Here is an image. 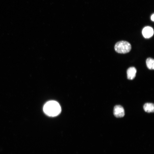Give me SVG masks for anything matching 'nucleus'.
Masks as SVG:
<instances>
[{
  "label": "nucleus",
  "instance_id": "20e7f679",
  "mask_svg": "<svg viewBox=\"0 0 154 154\" xmlns=\"http://www.w3.org/2000/svg\"><path fill=\"white\" fill-rule=\"evenodd\" d=\"M153 29L150 27H144L142 31L143 35L145 38H149L152 36L153 34Z\"/></svg>",
  "mask_w": 154,
  "mask_h": 154
},
{
  "label": "nucleus",
  "instance_id": "39448f33",
  "mask_svg": "<svg viewBox=\"0 0 154 154\" xmlns=\"http://www.w3.org/2000/svg\"><path fill=\"white\" fill-rule=\"evenodd\" d=\"M137 70L134 67L129 68L127 70V78L129 80L133 79L136 76Z\"/></svg>",
  "mask_w": 154,
  "mask_h": 154
},
{
  "label": "nucleus",
  "instance_id": "6e6552de",
  "mask_svg": "<svg viewBox=\"0 0 154 154\" xmlns=\"http://www.w3.org/2000/svg\"><path fill=\"white\" fill-rule=\"evenodd\" d=\"M151 19L152 21H154V14H153L151 17Z\"/></svg>",
  "mask_w": 154,
  "mask_h": 154
},
{
  "label": "nucleus",
  "instance_id": "7ed1b4c3",
  "mask_svg": "<svg viewBox=\"0 0 154 154\" xmlns=\"http://www.w3.org/2000/svg\"><path fill=\"white\" fill-rule=\"evenodd\" d=\"M114 114L117 117H121L125 115V111L123 108L119 105L115 106L114 109Z\"/></svg>",
  "mask_w": 154,
  "mask_h": 154
},
{
  "label": "nucleus",
  "instance_id": "f257e3e1",
  "mask_svg": "<svg viewBox=\"0 0 154 154\" xmlns=\"http://www.w3.org/2000/svg\"><path fill=\"white\" fill-rule=\"evenodd\" d=\"M43 109L46 114L52 117L58 115L61 111L59 104L54 101H50L47 102L44 105Z\"/></svg>",
  "mask_w": 154,
  "mask_h": 154
},
{
  "label": "nucleus",
  "instance_id": "0eeeda50",
  "mask_svg": "<svg viewBox=\"0 0 154 154\" xmlns=\"http://www.w3.org/2000/svg\"><path fill=\"white\" fill-rule=\"evenodd\" d=\"M147 67L150 70L154 69V60L153 59L151 58H148L146 61Z\"/></svg>",
  "mask_w": 154,
  "mask_h": 154
},
{
  "label": "nucleus",
  "instance_id": "423d86ee",
  "mask_svg": "<svg viewBox=\"0 0 154 154\" xmlns=\"http://www.w3.org/2000/svg\"><path fill=\"white\" fill-rule=\"evenodd\" d=\"M143 109L145 111L147 112H153L154 110V104L152 103H146L143 106Z\"/></svg>",
  "mask_w": 154,
  "mask_h": 154
},
{
  "label": "nucleus",
  "instance_id": "f03ea898",
  "mask_svg": "<svg viewBox=\"0 0 154 154\" xmlns=\"http://www.w3.org/2000/svg\"><path fill=\"white\" fill-rule=\"evenodd\" d=\"M131 45L128 42L121 41L117 42L114 46L115 51L117 53L125 54L129 52L131 49Z\"/></svg>",
  "mask_w": 154,
  "mask_h": 154
}]
</instances>
